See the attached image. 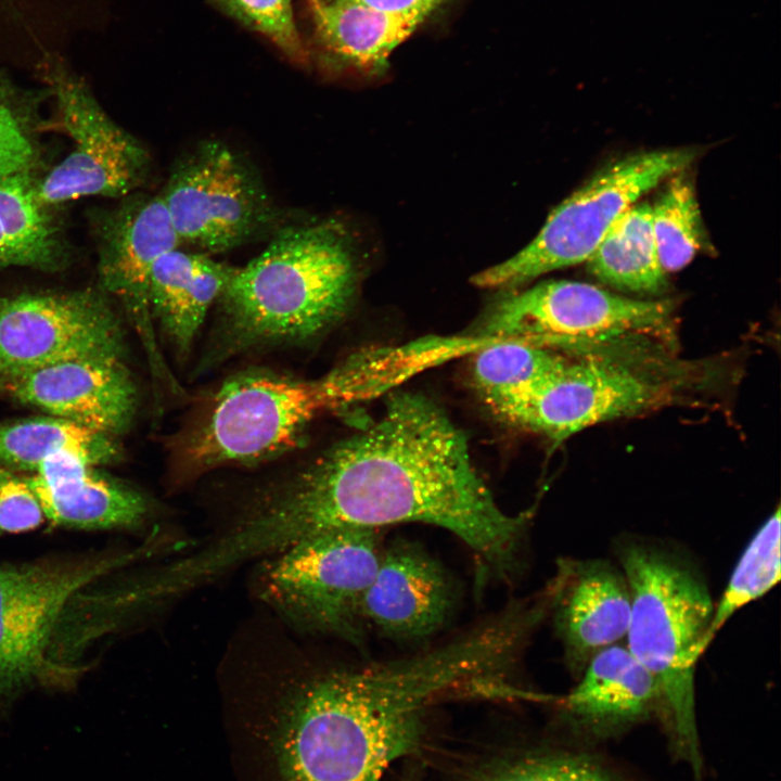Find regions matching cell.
I'll use <instances>...</instances> for the list:
<instances>
[{
  "mask_svg": "<svg viewBox=\"0 0 781 781\" xmlns=\"http://www.w3.org/2000/svg\"><path fill=\"white\" fill-rule=\"evenodd\" d=\"M41 64L74 146L37 181L39 201L51 207L84 196L130 193L148 174V151L104 112L59 54H46Z\"/></svg>",
  "mask_w": 781,
  "mask_h": 781,
  "instance_id": "11",
  "label": "cell"
},
{
  "mask_svg": "<svg viewBox=\"0 0 781 781\" xmlns=\"http://www.w3.org/2000/svg\"><path fill=\"white\" fill-rule=\"evenodd\" d=\"M356 282L351 242L341 223L281 229L258 256L232 269L216 300L209 364L257 347L315 338L346 312Z\"/></svg>",
  "mask_w": 781,
  "mask_h": 781,
  "instance_id": "3",
  "label": "cell"
},
{
  "mask_svg": "<svg viewBox=\"0 0 781 781\" xmlns=\"http://www.w3.org/2000/svg\"><path fill=\"white\" fill-rule=\"evenodd\" d=\"M232 269L205 253L179 248L166 253L154 265L149 281L151 316L180 357L192 347Z\"/></svg>",
  "mask_w": 781,
  "mask_h": 781,
  "instance_id": "20",
  "label": "cell"
},
{
  "mask_svg": "<svg viewBox=\"0 0 781 781\" xmlns=\"http://www.w3.org/2000/svg\"><path fill=\"white\" fill-rule=\"evenodd\" d=\"M576 681L559 703L563 716L587 732L613 733L658 714L655 683L625 644L596 654Z\"/></svg>",
  "mask_w": 781,
  "mask_h": 781,
  "instance_id": "19",
  "label": "cell"
},
{
  "mask_svg": "<svg viewBox=\"0 0 781 781\" xmlns=\"http://www.w3.org/2000/svg\"><path fill=\"white\" fill-rule=\"evenodd\" d=\"M324 47L340 60L374 68L408 39L426 12L394 13L347 1L322 2L313 11Z\"/></svg>",
  "mask_w": 781,
  "mask_h": 781,
  "instance_id": "21",
  "label": "cell"
},
{
  "mask_svg": "<svg viewBox=\"0 0 781 781\" xmlns=\"http://www.w3.org/2000/svg\"><path fill=\"white\" fill-rule=\"evenodd\" d=\"M119 316L102 291L0 296V382L55 362L124 357Z\"/></svg>",
  "mask_w": 781,
  "mask_h": 781,
  "instance_id": "12",
  "label": "cell"
},
{
  "mask_svg": "<svg viewBox=\"0 0 781 781\" xmlns=\"http://www.w3.org/2000/svg\"><path fill=\"white\" fill-rule=\"evenodd\" d=\"M119 451L115 436L54 415L0 426V463L23 470L35 471L61 452L76 453L93 465L105 464L117 459Z\"/></svg>",
  "mask_w": 781,
  "mask_h": 781,
  "instance_id": "24",
  "label": "cell"
},
{
  "mask_svg": "<svg viewBox=\"0 0 781 781\" xmlns=\"http://www.w3.org/2000/svg\"><path fill=\"white\" fill-rule=\"evenodd\" d=\"M358 361L318 379L249 372L223 383L176 443L183 477L254 464L295 447L324 412L363 390Z\"/></svg>",
  "mask_w": 781,
  "mask_h": 781,
  "instance_id": "5",
  "label": "cell"
},
{
  "mask_svg": "<svg viewBox=\"0 0 781 781\" xmlns=\"http://www.w3.org/2000/svg\"><path fill=\"white\" fill-rule=\"evenodd\" d=\"M94 466L72 452L40 462L27 478L44 516L77 528H123L142 523L149 511L146 498Z\"/></svg>",
  "mask_w": 781,
  "mask_h": 781,
  "instance_id": "18",
  "label": "cell"
},
{
  "mask_svg": "<svg viewBox=\"0 0 781 781\" xmlns=\"http://www.w3.org/2000/svg\"><path fill=\"white\" fill-rule=\"evenodd\" d=\"M695 155L686 148L656 150L605 167L549 215L528 245L481 271L472 282L479 287L507 289L587 261L625 210L660 182L682 171Z\"/></svg>",
  "mask_w": 781,
  "mask_h": 781,
  "instance_id": "8",
  "label": "cell"
},
{
  "mask_svg": "<svg viewBox=\"0 0 781 781\" xmlns=\"http://www.w3.org/2000/svg\"><path fill=\"white\" fill-rule=\"evenodd\" d=\"M780 507L777 505L742 552L716 605L701 645L706 651L717 632L743 606L769 592L780 580Z\"/></svg>",
  "mask_w": 781,
  "mask_h": 781,
  "instance_id": "26",
  "label": "cell"
},
{
  "mask_svg": "<svg viewBox=\"0 0 781 781\" xmlns=\"http://www.w3.org/2000/svg\"><path fill=\"white\" fill-rule=\"evenodd\" d=\"M24 94L0 73V176L33 171L38 149L33 137Z\"/></svg>",
  "mask_w": 781,
  "mask_h": 781,
  "instance_id": "29",
  "label": "cell"
},
{
  "mask_svg": "<svg viewBox=\"0 0 781 781\" xmlns=\"http://www.w3.org/2000/svg\"><path fill=\"white\" fill-rule=\"evenodd\" d=\"M235 20L264 35L289 56L304 61L292 0H216Z\"/></svg>",
  "mask_w": 781,
  "mask_h": 781,
  "instance_id": "30",
  "label": "cell"
},
{
  "mask_svg": "<svg viewBox=\"0 0 781 781\" xmlns=\"http://www.w3.org/2000/svg\"><path fill=\"white\" fill-rule=\"evenodd\" d=\"M614 551L630 594L625 646L652 677L658 714L700 773L695 666L714 610L706 580L692 558L664 540L626 535Z\"/></svg>",
  "mask_w": 781,
  "mask_h": 781,
  "instance_id": "4",
  "label": "cell"
},
{
  "mask_svg": "<svg viewBox=\"0 0 781 781\" xmlns=\"http://www.w3.org/2000/svg\"><path fill=\"white\" fill-rule=\"evenodd\" d=\"M18 401L116 436L128 430L138 393L124 357L55 362L3 382Z\"/></svg>",
  "mask_w": 781,
  "mask_h": 781,
  "instance_id": "16",
  "label": "cell"
},
{
  "mask_svg": "<svg viewBox=\"0 0 781 781\" xmlns=\"http://www.w3.org/2000/svg\"><path fill=\"white\" fill-rule=\"evenodd\" d=\"M363 4L381 11L394 13L426 12L431 13L444 0H331Z\"/></svg>",
  "mask_w": 781,
  "mask_h": 781,
  "instance_id": "32",
  "label": "cell"
},
{
  "mask_svg": "<svg viewBox=\"0 0 781 781\" xmlns=\"http://www.w3.org/2000/svg\"><path fill=\"white\" fill-rule=\"evenodd\" d=\"M159 195L180 244L202 252L238 247L277 218L259 176L219 140H205L182 156Z\"/></svg>",
  "mask_w": 781,
  "mask_h": 781,
  "instance_id": "10",
  "label": "cell"
},
{
  "mask_svg": "<svg viewBox=\"0 0 781 781\" xmlns=\"http://www.w3.org/2000/svg\"><path fill=\"white\" fill-rule=\"evenodd\" d=\"M668 300L617 295L593 284L550 280L501 298L484 331L494 341H513L579 355L649 342L667 334Z\"/></svg>",
  "mask_w": 781,
  "mask_h": 781,
  "instance_id": "7",
  "label": "cell"
},
{
  "mask_svg": "<svg viewBox=\"0 0 781 781\" xmlns=\"http://www.w3.org/2000/svg\"><path fill=\"white\" fill-rule=\"evenodd\" d=\"M497 664L494 641L474 629L413 657L311 681L261 738L270 781H382L419 746L428 707Z\"/></svg>",
  "mask_w": 781,
  "mask_h": 781,
  "instance_id": "2",
  "label": "cell"
},
{
  "mask_svg": "<svg viewBox=\"0 0 781 781\" xmlns=\"http://www.w3.org/2000/svg\"><path fill=\"white\" fill-rule=\"evenodd\" d=\"M555 633L575 680L591 658L626 638L630 594L622 568L605 559L564 558L549 585Z\"/></svg>",
  "mask_w": 781,
  "mask_h": 781,
  "instance_id": "15",
  "label": "cell"
},
{
  "mask_svg": "<svg viewBox=\"0 0 781 781\" xmlns=\"http://www.w3.org/2000/svg\"><path fill=\"white\" fill-rule=\"evenodd\" d=\"M648 343L566 357L500 419L560 443L586 427L678 399L687 382L686 368L643 356Z\"/></svg>",
  "mask_w": 781,
  "mask_h": 781,
  "instance_id": "6",
  "label": "cell"
},
{
  "mask_svg": "<svg viewBox=\"0 0 781 781\" xmlns=\"http://www.w3.org/2000/svg\"><path fill=\"white\" fill-rule=\"evenodd\" d=\"M137 554L0 566V700L44 677L47 650L69 600Z\"/></svg>",
  "mask_w": 781,
  "mask_h": 781,
  "instance_id": "13",
  "label": "cell"
},
{
  "mask_svg": "<svg viewBox=\"0 0 781 781\" xmlns=\"http://www.w3.org/2000/svg\"><path fill=\"white\" fill-rule=\"evenodd\" d=\"M44 517L28 478L0 468V533L35 529Z\"/></svg>",
  "mask_w": 781,
  "mask_h": 781,
  "instance_id": "31",
  "label": "cell"
},
{
  "mask_svg": "<svg viewBox=\"0 0 781 781\" xmlns=\"http://www.w3.org/2000/svg\"><path fill=\"white\" fill-rule=\"evenodd\" d=\"M33 171L0 176V268H61L65 252L59 230L37 195Z\"/></svg>",
  "mask_w": 781,
  "mask_h": 781,
  "instance_id": "22",
  "label": "cell"
},
{
  "mask_svg": "<svg viewBox=\"0 0 781 781\" xmlns=\"http://www.w3.org/2000/svg\"><path fill=\"white\" fill-rule=\"evenodd\" d=\"M530 514L511 515L498 505L464 433L437 404L399 392L370 424L259 495L221 545L243 564L329 530L415 522L449 530L504 569Z\"/></svg>",
  "mask_w": 781,
  "mask_h": 781,
  "instance_id": "1",
  "label": "cell"
},
{
  "mask_svg": "<svg viewBox=\"0 0 781 781\" xmlns=\"http://www.w3.org/2000/svg\"><path fill=\"white\" fill-rule=\"evenodd\" d=\"M651 209L664 271L682 269L692 260L703 239L701 214L689 179L683 175L673 177Z\"/></svg>",
  "mask_w": 781,
  "mask_h": 781,
  "instance_id": "27",
  "label": "cell"
},
{
  "mask_svg": "<svg viewBox=\"0 0 781 781\" xmlns=\"http://www.w3.org/2000/svg\"><path fill=\"white\" fill-rule=\"evenodd\" d=\"M308 1H309L310 5H311V8H312V11H315L316 9H318L319 5L322 3L321 0H308Z\"/></svg>",
  "mask_w": 781,
  "mask_h": 781,
  "instance_id": "33",
  "label": "cell"
},
{
  "mask_svg": "<svg viewBox=\"0 0 781 781\" xmlns=\"http://www.w3.org/2000/svg\"><path fill=\"white\" fill-rule=\"evenodd\" d=\"M602 282L638 294H660L666 286L653 234L652 209L633 204L611 226L587 260Z\"/></svg>",
  "mask_w": 781,
  "mask_h": 781,
  "instance_id": "23",
  "label": "cell"
},
{
  "mask_svg": "<svg viewBox=\"0 0 781 781\" xmlns=\"http://www.w3.org/2000/svg\"><path fill=\"white\" fill-rule=\"evenodd\" d=\"M179 245L159 193L124 203L102 228L98 267L101 291L126 310L140 332L157 376L165 377L168 373L154 343L149 281L156 261Z\"/></svg>",
  "mask_w": 781,
  "mask_h": 781,
  "instance_id": "14",
  "label": "cell"
},
{
  "mask_svg": "<svg viewBox=\"0 0 781 781\" xmlns=\"http://www.w3.org/2000/svg\"><path fill=\"white\" fill-rule=\"evenodd\" d=\"M470 781H618L599 763L560 751H521L495 756Z\"/></svg>",
  "mask_w": 781,
  "mask_h": 781,
  "instance_id": "28",
  "label": "cell"
},
{
  "mask_svg": "<svg viewBox=\"0 0 781 781\" xmlns=\"http://www.w3.org/2000/svg\"><path fill=\"white\" fill-rule=\"evenodd\" d=\"M453 605L451 581L422 547L396 540L383 548L360 605L363 624L396 640H418L438 630Z\"/></svg>",
  "mask_w": 781,
  "mask_h": 781,
  "instance_id": "17",
  "label": "cell"
},
{
  "mask_svg": "<svg viewBox=\"0 0 781 781\" xmlns=\"http://www.w3.org/2000/svg\"><path fill=\"white\" fill-rule=\"evenodd\" d=\"M567 355L513 341H494L472 364L475 388L488 408L501 417L566 360Z\"/></svg>",
  "mask_w": 781,
  "mask_h": 781,
  "instance_id": "25",
  "label": "cell"
},
{
  "mask_svg": "<svg viewBox=\"0 0 781 781\" xmlns=\"http://www.w3.org/2000/svg\"><path fill=\"white\" fill-rule=\"evenodd\" d=\"M383 547L377 529H335L274 554L260 573V597L293 624L356 641L361 600Z\"/></svg>",
  "mask_w": 781,
  "mask_h": 781,
  "instance_id": "9",
  "label": "cell"
}]
</instances>
